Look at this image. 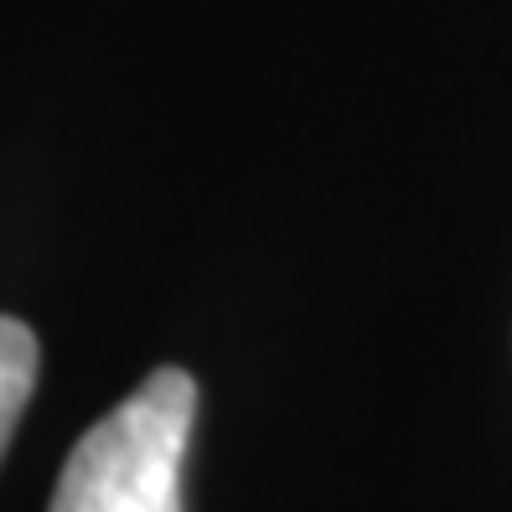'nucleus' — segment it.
<instances>
[{"label": "nucleus", "instance_id": "obj_1", "mask_svg": "<svg viewBox=\"0 0 512 512\" xmlns=\"http://www.w3.org/2000/svg\"><path fill=\"white\" fill-rule=\"evenodd\" d=\"M192 419V373L156 368L73 445L47 512H182V461Z\"/></svg>", "mask_w": 512, "mask_h": 512}, {"label": "nucleus", "instance_id": "obj_2", "mask_svg": "<svg viewBox=\"0 0 512 512\" xmlns=\"http://www.w3.org/2000/svg\"><path fill=\"white\" fill-rule=\"evenodd\" d=\"M37 368H42L37 331L26 321H16V316H0V456H6L26 404H32Z\"/></svg>", "mask_w": 512, "mask_h": 512}]
</instances>
